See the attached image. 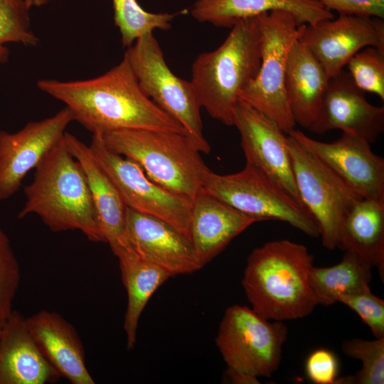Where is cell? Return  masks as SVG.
<instances>
[{"label": "cell", "instance_id": "cell-29", "mask_svg": "<svg viewBox=\"0 0 384 384\" xmlns=\"http://www.w3.org/2000/svg\"><path fill=\"white\" fill-rule=\"evenodd\" d=\"M29 10L23 0H0V65L9 60L7 43L31 47L39 43L31 29Z\"/></svg>", "mask_w": 384, "mask_h": 384}, {"label": "cell", "instance_id": "cell-5", "mask_svg": "<svg viewBox=\"0 0 384 384\" xmlns=\"http://www.w3.org/2000/svg\"><path fill=\"white\" fill-rule=\"evenodd\" d=\"M106 146L130 159L164 188L191 200L203 190L209 170L194 142L180 132L123 129L102 134Z\"/></svg>", "mask_w": 384, "mask_h": 384}, {"label": "cell", "instance_id": "cell-37", "mask_svg": "<svg viewBox=\"0 0 384 384\" xmlns=\"http://www.w3.org/2000/svg\"><path fill=\"white\" fill-rule=\"evenodd\" d=\"M3 323H4V321H0V336H1V330H2Z\"/></svg>", "mask_w": 384, "mask_h": 384}, {"label": "cell", "instance_id": "cell-17", "mask_svg": "<svg viewBox=\"0 0 384 384\" xmlns=\"http://www.w3.org/2000/svg\"><path fill=\"white\" fill-rule=\"evenodd\" d=\"M126 230L132 250L171 276L191 274L203 267L191 240L159 218L127 207Z\"/></svg>", "mask_w": 384, "mask_h": 384}, {"label": "cell", "instance_id": "cell-36", "mask_svg": "<svg viewBox=\"0 0 384 384\" xmlns=\"http://www.w3.org/2000/svg\"><path fill=\"white\" fill-rule=\"evenodd\" d=\"M28 9L41 7L49 4L53 0H23Z\"/></svg>", "mask_w": 384, "mask_h": 384}, {"label": "cell", "instance_id": "cell-6", "mask_svg": "<svg viewBox=\"0 0 384 384\" xmlns=\"http://www.w3.org/2000/svg\"><path fill=\"white\" fill-rule=\"evenodd\" d=\"M261 33V60L253 80L240 99L262 112L286 133L294 129L285 87L289 51L299 30L288 11L275 10L257 16Z\"/></svg>", "mask_w": 384, "mask_h": 384}, {"label": "cell", "instance_id": "cell-30", "mask_svg": "<svg viewBox=\"0 0 384 384\" xmlns=\"http://www.w3.org/2000/svg\"><path fill=\"white\" fill-rule=\"evenodd\" d=\"M354 83L384 100V50L373 46L356 53L346 64Z\"/></svg>", "mask_w": 384, "mask_h": 384}, {"label": "cell", "instance_id": "cell-33", "mask_svg": "<svg viewBox=\"0 0 384 384\" xmlns=\"http://www.w3.org/2000/svg\"><path fill=\"white\" fill-rule=\"evenodd\" d=\"M338 361L331 351L321 348L312 351L305 363L307 378L316 384H336Z\"/></svg>", "mask_w": 384, "mask_h": 384}, {"label": "cell", "instance_id": "cell-8", "mask_svg": "<svg viewBox=\"0 0 384 384\" xmlns=\"http://www.w3.org/2000/svg\"><path fill=\"white\" fill-rule=\"evenodd\" d=\"M203 188L255 222L279 220L311 237L319 236V226L307 209L249 164L238 173L227 175L209 169Z\"/></svg>", "mask_w": 384, "mask_h": 384}, {"label": "cell", "instance_id": "cell-24", "mask_svg": "<svg viewBox=\"0 0 384 384\" xmlns=\"http://www.w3.org/2000/svg\"><path fill=\"white\" fill-rule=\"evenodd\" d=\"M337 247L376 267L383 282L384 203L367 198L358 201L344 220Z\"/></svg>", "mask_w": 384, "mask_h": 384}, {"label": "cell", "instance_id": "cell-15", "mask_svg": "<svg viewBox=\"0 0 384 384\" xmlns=\"http://www.w3.org/2000/svg\"><path fill=\"white\" fill-rule=\"evenodd\" d=\"M73 121L65 107L50 117L28 122L16 132L0 130V201L19 190L27 174L63 138Z\"/></svg>", "mask_w": 384, "mask_h": 384}, {"label": "cell", "instance_id": "cell-9", "mask_svg": "<svg viewBox=\"0 0 384 384\" xmlns=\"http://www.w3.org/2000/svg\"><path fill=\"white\" fill-rule=\"evenodd\" d=\"M287 328L270 321L252 308L228 307L219 326L215 344L228 368L257 377H270L278 368Z\"/></svg>", "mask_w": 384, "mask_h": 384}, {"label": "cell", "instance_id": "cell-3", "mask_svg": "<svg viewBox=\"0 0 384 384\" xmlns=\"http://www.w3.org/2000/svg\"><path fill=\"white\" fill-rule=\"evenodd\" d=\"M23 191L18 218L35 214L53 232L78 230L92 242H105L85 174L63 137L36 166Z\"/></svg>", "mask_w": 384, "mask_h": 384}, {"label": "cell", "instance_id": "cell-7", "mask_svg": "<svg viewBox=\"0 0 384 384\" xmlns=\"http://www.w3.org/2000/svg\"><path fill=\"white\" fill-rule=\"evenodd\" d=\"M124 55L143 92L181 125L201 152L208 154L210 147L203 136L201 106L193 85L171 70L153 33L137 39Z\"/></svg>", "mask_w": 384, "mask_h": 384}, {"label": "cell", "instance_id": "cell-21", "mask_svg": "<svg viewBox=\"0 0 384 384\" xmlns=\"http://www.w3.org/2000/svg\"><path fill=\"white\" fill-rule=\"evenodd\" d=\"M254 223L203 188L193 200L190 225L191 243L201 266Z\"/></svg>", "mask_w": 384, "mask_h": 384}, {"label": "cell", "instance_id": "cell-4", "mask_svg": "<svg viewBox=\"0 0 384 384\" xmlns=\"http://www.w3.org/2000/svg\"><path fill=\"white\" fill-rule=\"evenodd\" d=\"M261 60L257 16L235 23L223 43L201 53L191 67V82L201 107L214 119L233 125L240 93L255 78Z\"/></svg>", "mask_w": 384, "mask_h": 384}, {"label": "cell", "instance_id": "cell-26", "mask_svg": "<svg viewBox=\"0 0 384 384\" xmlns=\"http://www.w3.org/2000/svg\"><path fill=\"white\" fill-rule=\"evenodd\" d=\"M372 268L348 251H345L341 260L334 265L313 266L309 282L318 305L329 306L343 297L370 289Z\"/></svg>", "mask_w": 384, "mask_h": 384}, {"label": "cell", "instance_id": "cell-35", "mask_svg": "<svg viewBox=\"0 0 384 384\" xmlns=\"http://www.w3.org/2000/svg\"><path fill=\"white\" fill-rule=\"evenodd\" d=\"M226 374L231 383L235 384L260 383L258 377L242 371L227 368Z\"/></svg>", "mask_w": 384, "mask_h": 384}, {"label": "cell", "instance_id": "cell-16", "mask_svg": "<svg viewBox=\"0 0 384 384\" xmlns=\"http://www.w3.org/2000/svg\"><path fill=\"white\" fill-rule=\"evenodd\" d=\"M309 129L318 134L339 129L375 142L384 130V107L370 103L343 69L329 78L316 116Z\"/></svg>", "mask_w": 384, "mask_h": 384}, {"label": "cell", "instance_id": "cell-14", "mask_svg": "<svg viewBox=\"0 0 384 384\" xmlns=\"http://www.w3.org/2000/svg\"><path fill=\"white\" fill-rule=\"evenodd\" d=\"M288 134L361 197L384 203V159L373 153L366 140L348 132L330 143L314 139L295 129Z\"/></svg>", "mask_w": 384, "mask_h": 384}, {"label": "cell", "instance_id": "cell-31", "mask_svg": "<svg viewBox=\"0 0 384 384\" xmlns=\"http://www.w3.org/2000/svg\"><path fill=\"white\" fill-rule=\"evenodd\" d=\"M21 282L18 260L6 233L0 227V321L11 314Z\"/></svg>", "mask_w": 384, "mask_h": 384}, {"label": "cell", "instance_id": "cell-32", "mask_svg": "<svg viewBox=\"0 0 384 384\" xmlns=\"http://www.w3.org/2000/svg\"><path fill=\"white\" fill-rule=\"evenodd\" d=\"M338 302L355 311L375 338L384 337V300L373 294L370 289L343 297Z\"/></svg>", "mask_w": 384, "mask_h": 384}, {"label": "cell", "instance_id": "cell-23", "mask_svg": "<svg viewBox=\"0 0 384 384\" xmlns=\"http://www.w3.org/2000/svg\"><path fill=\"white\" fill-rule=\"evenodd\" d=\"M329 78L314 54L297 39L289 51L285 80L289 106L296 124L309 129Z\"/></svg>", "mask_w": 384, "mask_h": 384}, {"label": "cell", "instance_id": "cell-22", "mask_svg": "<svg viewBox=\"0 0 384 384\" xmlns=\"http://www.w3.org/2000/svg\"><path fill=\"white\" fill-rule=\"evenodd\" d=\"M275 10L289 12L299 26L334 18L320 0H197L191 14L199 22L231 28L240 21Z\"/></svg>", "mask_w": 384, "mask_h": 384}, {"label": "cell", "instance_id": "cell-25", "mask_svg": "<svg viewBox=\"0 0 384 384\" xmlns=\"http://www.w3.org/2000/svg\"><path fill=\"white\" fill-rule=\"evenodd\" d=\"M122 280L127 293L124 329L127 347H134L140 316L156 290L169 278V272L139 257L129 247L117 252Z\"/></svg>", "mask_w": 384, "mask_h": 384}, {"label": "cell", "instance_id": "cell-1", "mask_svg": "<svg viewBox=\"0 0 384 384\" xmlns=\"http://www.w3.org/2000/svg\"><path fill=\"white\" fill-rule=\"evenodd\" d=\"M37 86L63 102L73 121L92 134L148 129L186 134L181 124L143 92L124 55L119 64L97 78L75 81L43 79Z\"/></svg>", "mask_w": 384, "mask_h": 384}, {"label": "cell", "instance_id": "cell-27", "mask_svg": "<svg viewBox=\"0 0 384 384\" xmlns=\"http://www.w3.org/2000/svg\"><path fill=\"white\" fill-rule=\"evenodd\" d=\"M114 22L118 28L123 46L129 47L139 37L155 29L166 31L176 14L151 13L137 0H112Z\"/></svg>", "mask_w": 384, "mask_h": 384}, {"label": "cell", "instance_id": "cell-12", "mask_svg": "<svg viewBox=\"0 0 384 384\" xmlns=\"http://www.w3.org/2000/svg\"><path fill=\"white\" fill-rule=\"evenodd\" d=\"M384 18L339 14L314 25L299 26L298 41L314 54L329 78L338 74L359 50H384Z\"/></svg>", "mask_w": 384, "mask_h": 384}, {"label": "cell", "instance_id": "cell-10", "mask_svg": "<svg viewBox=\"0 0 384 384\" xmlns=\"http://www.w3.org/2000/svg\"><path fill=\"white\" fill-rule=\"evenodd\" d=\"M288 146L301 202L316 220L323 245L334 250L346 218L363 198L289 134Z\"/></svg>", "mask_w": 384, "mask_h": 384}, {"label": "cell", "instance_id": "cell-2", "mask_svg": "<svg viewBox=\"0 0 384 384\" xmlns=\"http://www.w3.org/2000/svg\"><path fill=\"white\" fill-rule=\"evenodd\" d=\"M314 255L302 244L274 240L247 257L242 285L252 309L268 320L304 318L318 305L309 282Z\"/></svg>", "mask_w": 384, "mask_h": 384}, {"label": "cell", "instance_id": "cell-11", "mask_svg": "<svg viewBox=\"0 0 384 384\" xmlns=\"http://www.w3.org/2000/svg\"><path fill=\"white\" fill-rule=\"evenodd\" d=\"M90 148L127 207L167 222L191 240L193 200L164 188L134 161L110 150L102 133H93Z\"/></svg>", "mask_w": 384, "mask_h": 384}, {"label": "cell", "instance_id": "cell-19", "mask_svg": "<svg viewBox=\"0 0 384 384\" xmlns=\"http://www.w3.org/2000/svg\"><path fill=\"white\" fill-rule=\"evenodd\" d=\"M63 141L85 174L98 225L105 242L115 255L129 247L126 230L127 206L116 187L92 156L90 146L66 132Z\"/></svg>", "mask_w": 384, "mask_h": 384}, {"label": "cell", "instance_id": "cell-18", "mask_svg": "<svg viewBox=\"0 0 384 384\" xmlns=\"http://www.w3.org/2000/svg\"><path fill=\"white\" fill-rule=\"evenodd\" d=\"M30 334L48 363L73 384H94L85 364L81 340L68 321L42 309L26 318Z\"/></svg>", "mask_w": 384, "mask_h": 384}, {"label": "cell", "instance_id": "cell-20", "mask_svg": "<svg viewBox=\"0 0 384 384\" xmlns=\"http://www.w3.org/2000/svg\"><path fill=\"white\" fill-rule=\"evenodd\" d=\"M60 378L35 343L26 318L13 310L0 336V384L53 383Z\"/></svg>", "mask_w": 384, "mask_h": 384}, {"label": "cell", "instance_id": "cell-13", "mask_svg": "<svg viewBox=\"0 0 384 384\" xmlns=\"http://www.w3.org/2000/svg\"><path fill=\"white\" fill-rule=\"evenodd\" d=\"M233 125L241 139L246 164L267 176L299 203L288 136L272 119L239 99L234 109Z\"/></svg>", "mask_w": 384, "mask_h": 384}, {"label": "cell", "instance_id": "cell-34", "mask_svg": "<svg viewBox=\"0 0 384 384\" xmlns=\"http://www.w3.org/2000/svg\"><path fill=\"white\" fill-rule=\"evenodd\" d=\"M326 9L339 14L384 18V0H320Z\"/></svg>", "mask_w": 384, "mask_h": 384}, {"label": "cell", "instance_id": "cell-28", "mask_svg": "<svg viewBox=\"0 0 384 384\" xmlns=\"http://www.w3.org/2000/svg\"><path fill=\"white\" fill-rule=\"evenodd\" d=\"M341 349L348 357L361 361L362 367L353 375L338 377L336 384L384 383V337L347 339Z\"/></svg>", "mask_w": 384, "mask_h": 384}]
</instances>
